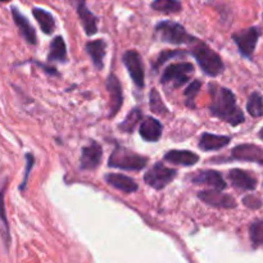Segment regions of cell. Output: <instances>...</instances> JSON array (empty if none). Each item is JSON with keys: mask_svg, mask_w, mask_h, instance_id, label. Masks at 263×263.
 <instances>
[{"mask_svg": "<svg viewBox=\"0 0 263 263\" xmlns=\"http://www.w3.org/2000/svg\"><path fill=\"white\" fill-rule=\"evenodd\" d=\"M12 15L13 20H14V23L17 25L18 30H20L21 35L25 37V40L27 41L31 45H36L37 43V39H36V31L35 28L32 27L30 22H28L27 18L17 9V8H12Z\"/></svg>", "mask_w": 263, "mask_h": 263, "instance_id": "obj_15", "label": "cell"}, {"mask_svg": "<svg viewBox=\"0 0 263 263\" xmlns=\"http://www.w3.org/2000/svg\"><path fill=\"white\" fill-rule=\"evenodd\" d=\"M190 179H192V182H194V184L208 185V186L216 190L226 189V182L223 180L222 175L217 171H213V170L199 171L198 174L193 175Z\"/></svg>", "mask_w": 263, "mask_h": 263, "instance_id": "obj_12", "label": "cell"}, {"mask_svg": "<svg viewBox=\"0 0 263 263\" xmlns=\"http://www.w3.org/2000/svg\"><path fill=\"white\" fill-rule=\"evenodd\" d=\"M4 187L0 189V220H2L3 226H4V241L7 246H9V225H8V221H7V216H5V205H4Z\"/></svg>", "mask_w": 263, "mask_h": 263, "instance_id": "obj_29", "label": "cell"}, {"mask_svg": "<svg viewBox=\"0 0 263 263\" xmlns=\"http://www.w3.org/2000/svg\"><path fill=\"white\" fill-rule=\"evenodd\" d=\"M156 32L158 33L159 39L164 43L174 44V45H182V44H187L190 45L194 43V36L190 35L184 26L180 23L174 22V21H162L156 26Z\"/></svg>", "mask_w": 263, "mask_h": 263, "instance_id": "obj_4", "label": "cell"}, {"mask_svg": "<svg viewBox=\"0 0 263 263\" xmlns=\"http://www.w3.org/2000/svg\"><path fill=\"white\" fill-rule=\"evenodd\" d=\"M259 138H261L262 140H263V128H262L261 131H259Z\"/></svg>", "mask_w": 263, "mask_h": 263, "instance_id": "obj_35", "label": "cell"}, {"mask_svg": "<svg viewBox=\"0 0 263 263\" xmlns=\"http://www.w3.org/2000/svg\"><path fill=\"white\" fill-rule=\"evenodd\" d=\"M262 35V30L257 26H252V27L246 28V30L238 31L233 35V40L238 45L239 51L241 55L246 58H252L254 50H256L257 43H258L259 36Z\"/></svg>", "mask_w": 263, "mask_h": 263, "instance_id": "obj_7", "label": "cell"}, {"mask_svg": "<svg viewBox=\"0 0 263 263\" xmlns=\"http://www.w3.org/2000/svg\"><path fill=\"white\" fill-rule=\"evenodd\" d=\"M243 203L249 208H258V207H261V204H262L261 200L257 199V198H254V197H246L243 199Z\"/></svg>", "mask_w": 263, "mask_h": 263, "instance_id": "obj_33", "label": "cell"}, {"mask_svg": "<svg viewBox=\"0 0 263 263\" xmlns=\"http://www.w3.org/2000/svg\"><path fill=\"white\" fill-rule=\"evenodd\" d=\"M176 170L168 168L162 162H158L149 171H146V174L144 175V181L153 189L162 190L176 177Z\"/></svg>", "mask_w": 263, "mask_h": 263, "instance_id": "obj_6", "label": "cell"}, {"mask_svg": "<svg viewBox=\"0 0 263 263\" xmlns=\"http://www.w3.org/2000/svg\"><path fill=\"white\" fill-rule=\"evenodd\" d=\"M190 45H192V54L197 59L198 64L205 74L216 77L222 73L225 69V64L215 50H212L207 44L198 39H195L194 43H192Z\"/></svg>", "mask_w": 263, "mask_h": 263, "instance_id": "obj_2", "label": "cell"}, {"mask_svg": "<svg viewBox=\"0 0 263 263\" xmlns=\"http://www.w3.org/2000/svg\"><path fill=\"white\" fill-rule=\"evenodd\" d=\"M211 103L210 110L212 116L225 121L231 126H239L246 121L244 113L236 104L235 95L231 90L217 84L208 85Z\"/></svg>", "mask_w": 263, "mask_h": 263, "instance_id": "obj_1", "label": "cell"}, {"mask_svg": "<svg viewBox=\"0 0 263 263\" xmlns=\"http://www.w3.org/2000/svg\"><path fill=\"white\" fill-rule=\"evenodd\" d=\"M123 64L127 68L128 73H130L131 79H133L134 84L143 89L145 86V71H144L143 59H141L140 54L135 50H127L122 57Z\"/></svg>", "mask_w": 263, "mask_h": 263, "instance_id": "obj_8", "label": "cell"}, {"mask_svg": "<svg viewBox=\"0 0 263 263\" xmlns=\"http://www.w3.org/2000/svg\"><path fill=\"white\" fill-rule=\"evenodd\" d=\"M231 141L230 136L222 135H213V134H203L199 139V148L205 152L218 151V149L225 148Z\"/></svg>", "mask_w": 263, "mask_h": 263, "instance_id": "obj_17", "label": "cell"}, {"mask_svg": "<svg viewBox=\"0 0 263 263\" xmlns=\"http://www.w3.org/2000/svg\"><path fill=\"white\" fill-rule=\"evenodd\" d=\"M151 109L152 112L157 113V115H167L168 113L166 104L162 102L161 95H159V92L156 89L151 91Z\"/></svg>", "mask_w": 263, "mask_h": 263, "instance_id": "obj_28", "label": "cell"}, {"mask_svg": "<svg viewBox=\"0 0 263 263\" xmlns=\"http://www.w3.org/2000/svg\"><path fill=\"white\" fill-rule=\"evenodd\" d=\"M141 116H143V113H141V110L139 109V108L133 109L127 116H126L125 121L120 125V130L122 131V133L131 134L135 130L138 123L141 121Z\"/></svg>", "mask_w": 263, "mask_h": 263, "instance_id": "obj_26", "label": "cell"}, {"mask_svg": "<svg viewBox=\"0 0 263 263\" xmlns=\"http://www.w3.org/2000/svg\"><path fill=\"white\" fill-rule=\"evenodd\" d=\"M152 9L162 13H179L182 5L179 0H154L151 4Z\"/></svg>", "mask_w": 263, "mask_h": 263, "instance_id": "obj_24", "label": "cell"}, {"mask_svg": "<svg viewBox=\"0 0 263 263\" xmlns=\"http://www.w3.org/2000/svg\"><path fill=\"white\" fill-rule=\"evenodd\" d=\"M164 161L174 164H180V166H193L199 161V157L193 152L174 149V151H170L164 154Z\"/></svg>", "mask_w": 263, "mask_h": 263, "instance_id": "obj_18", "label": "cell"}, {"mask_svg": "<svg viewBox=\"0 0 263 263\" xmlns=\"http://www.w3.org/2000/svg\"><path fill=\"white\" fill-rule=\"evenodd\" d=\"M231 158L243 162L263 161V148L254 144H241L231 151Z\"/></svg>", "mask_w": 263, "mask_h": 263, "instance_id": "obj_11", "label": "cell"}, {"mask_svg": "<svg viewBox=\"0 0 263 263\" xmlns=\"http://www.w3.org/2000/svg\"><path fill=\"white\" fill-rule=\"evenodd\" d=\"M103 151L102 146L97 141H91L87 146H84L80 158V168L82 171L87 170H95L102 162Z\"/></svg>", "mask_w": 263, "mask_h": 263, "instance_id": "obj_10", "label": "cell"}, {"mask_svg": "<svg viewBox=\"0 0 263 263\" xmlns=\"http://www.w3.org/2000/svg\"><path fill=\"white\" fill-rule=\"evenodd\" d=\"M229 180L235 187L243 190H254L257 187V179L249 172L240 168H233L229 171Z\"/></svg>", "mask_w": 263, "mask_h": 263, "instance_id": "obj_14", "label": "cell"}, {"mask_svg": "<svg viewBox=\"0 0 263 263\" xmlns=\"http://www.w3.org/2000/svg\"><path fill=\"white\" fill-rule=\"evenodd\" d=\"M198 198L202 199L203 202L207 204L212 205L216 208H226V210H231V208L236 207V202L231 195L225 194L221 190H204L198 194Z\"/></svg>", "mask_w": 263, "mask_h": 263, "instance_id": "obj_9", "label": "cell"}, {"mask_svg": "<svg viewBox=\"0 0 263 263\" xmlns=\"http://www.w3.org/2000/svg\"><path fill=\"white\" fill-rule=\"evenodd\" d=\"M0 2H2V3H8V2H10V0H0Z\"/></svg>", "mask_w": 263, "mask_h": 263, "instance_id": "obj_36", "label": "cell"}, {"mask_svg": "<svg viewBox=\"0 0 263 263\" xmlns=\"http://www.w3.org/2000/svg\"><path fill=\"white\" fill-rule=\"evenodd\" d=\"M107 89L110 95V113L109 117H115L121 109L123 104V95H122V87H121L120 81L116 77V74H109L107 80Z\"/></svg>", "mask_w": 263, "mask_h": 263, "instance_id": "obj_13", "label": "cell"}, {"mask_svg": "<svg viewBox=\"0 0 263 263\" xmlns=\"http://www.w3.org/2000/svg\"><path fill=\"white\" fill-rule=\"evenodd\" d=\"M148 163V158L140 156L138 153H134L133 151L117 146L110 154L108 166L113 168L127 170V171H140Z\"/></svg>", "mask_w": 263, "mask_h": 263, "instance_id": "obj_3", "label": "cell"}, {"mask_svg": "<svg viewBox=\"0 0 263 263\" xmlns=\"http://www.w3.org/2000/svg\"><path fill=\"white\" fill-rule=\"evenodd\" d=\"M200 90V81H193L192 84L187 86V89L185 90V97H186V105H189L190 108L193 107L192 102H194L195 97L199 92Z\"/></svg>", "mask_w": 263, "mask_h": 263, "instance_id": "obj_30", "label": "cell"}, {"mask_svg": "<svg viewBox=\"0 0 263 263\" xmlns=\"http://www.w3.org/2000/svg\"><path fill=\"white\" fill-rule=\"evenodd\" d=\"M249 236L253 247H263V220H257L252 223Z\"/></svg>", "mask_w": 263, "mask_h": 263, "instance_id": "obj_27", "label": "cell"}, {"mask_svg": "<svg viewBox=\"0 0 263 263\" xmlns=\"http://www.w3.org/2000/svg\"><path fill=\"white\" fill-rule=\"evenodd\" d=\"M192 73H194V66L192 63L189 62L175 63L164 69L161 82L167 86H171L172 89H179L189 81Z\"/></svg>", "mask_w": 263, "mask_h": 263, "instance_id": "obj_5", "label": "cell"}, {"mask_svg": "<svg viewBox=\"0 0 263 263\" xmlns=\"http://www.w3.org/2000/svg\"><path fill=\"white\" fill-rule=\"evenodd\" d=\"M107 44L102 39H98V40L89 41L86 44V51L87 54L91 58L92 64L97 67L98 69L103 68V64H104V57H105V50H107Z\"/></svg>", "mask_w": 263, "mask_h": 263, "instance_id": "obj_20", "label": "cell"}, {"mask_svg": "<svg viewBox=\"0 0 263 263\" xmlns=\"http://www.w3.org/2000/svg\"><path fill=\"white\" fill-rule=\"evenodd\" d=\"M26 161H27V162H26V172H25V177H23L22 184H21V186H20L21 192H23V190L26 189V185H27L28 175H30L31 168H32L33 162H35V159H33V156H32V154H26Z\"/></svg>", "mask_w": 263, "mask_h": 263, "instance_id": "obj_31", "label": "cell"}, {"mask_svg": "<svg viewBox=\"0 0 263 263\" xmlns=\"http://www.w3.org/2000/svg\"><path fill=\"white\" fill-rule=\"evenodd\" d=\"M32 14L39 22V25H40L41 31L44 33L50 35V33L54 32V30H55V21H54L53 15L44 9H40V8H33Z\"/></svg>", "mask_w": 263, "mask_h": 263, "instance_id": "obj_22", "label": "cell"}, {"mask_svg": "<svg viewBox=\"0 0 263 263\" xmlns=\"http://www.w3.org/2000/svg\"><path fill=\"white\" fill-rule=\"evenodd\" d=\"M247 110L249 115L254 118L262 117L263 116V98L259 92H252L247 103Z\"/></svg>", "mask_w": 263, "mask_h": 263, "instance_id": "obj_25", "label": "cell"}, {"mask_svg": "<svg viewBox=\"0 0 263 263\" xmlns=\"http://www.w3.org/2000/svg\"><path fill=\"white\" fill-rule=\"evenodd\" d=\"M105 181L108 185L115 189L121 190L125 193H134L138 190V184L131 177L121 174H108L105 175Z\"/></svg>", "mask_w": 263, "mask_h": 263, "instance_id": "obj_19", "label": "cell"}, {"mask_svg": "<svg viewBox=\"0 0 263 263\" xmlns=\"http://www.w3.org/2000/svg\"><path fill=\"white\" fill-rule=\"evenodd\" d=\"M177 54H181V51H166V53H162L161 55H159L158 62H157L156 69L158 68V66H161V64H163L164 62L167 61V59H170V58H171V57L177 55Z\"/></svg>", "mask_w": 263, "mask_h": 263, "instance_id": "obj_32", "label": "cell"}, {"mask_svg": "<svg viewBox=\"0 0 263 263\" xmlns=\"http://www.w3.org/2000/svg\"><path fill=\"white\" fill-rule=\"evenodd\" d=\"M162 125L158 120L153 117H146L140 123V136L146 141H158L162 136Z\"/></svg>", "mask_w": 263, "mask_h": 263, "instance_id": "obj_16", "label": "cell"}, {"mask_svg": "<svg viewBox=\"0 0 263 263\" xmlns=\"http://www.w3.org/2000/svg\"><path fill=\"white\" fill-rule=\"evenodd\" d=\"M77 13H79V18L81 21V25L84 27L85 32L89 36L95 35L98 32V17L95 14H92L89 9L86 8V5L81 4L77 5Z\"/></svg>", "mask_w": 263, "mask_h": 263, "instance_id": "obj_21", "label": "cell"}, {"mask_svg": "<svg viewBox=\"0 0 263 263\" xmlns=\"http://www.w3.org/2000/svg\"><path fill=\"white\" fill-rule=\"evenodd\" d=\"M259 163H261V164H262V166H263V161H261V162H259Z\"/></svg>", "mask_w": 263, "mask_h": 263, "instance_id": "obj_37", "label": "cell"}, {"mask_svg": "<svg viewBox=\"0 0 263 263\" xmlns=\"http://www.w3.org/2000/svg\"><path fill=\"white\" fill-rule=\"evenodd\" d=\"M48 61L50 62H66L67 48L62 36H55L50 44V51L48 54Z\"/></svg>", "mask_w": 263, "mask_h": 263, "instance_id": "obj_23", "label": "cell"}, {"mask_svg": "<svg viewBox=\"0 0 263 263\" xmlns=\"http://www.w3.org/2000/svg\"><path fill=\"white\" fill-rule=\"evenodd\" d=\"M71 3H73L74 5H81V4H85V0H69Z\"/></svg>", "mask_w": 263, "mask_h": 263, "instance_id": "obj_34", "label": "cell"}]
</instances>
